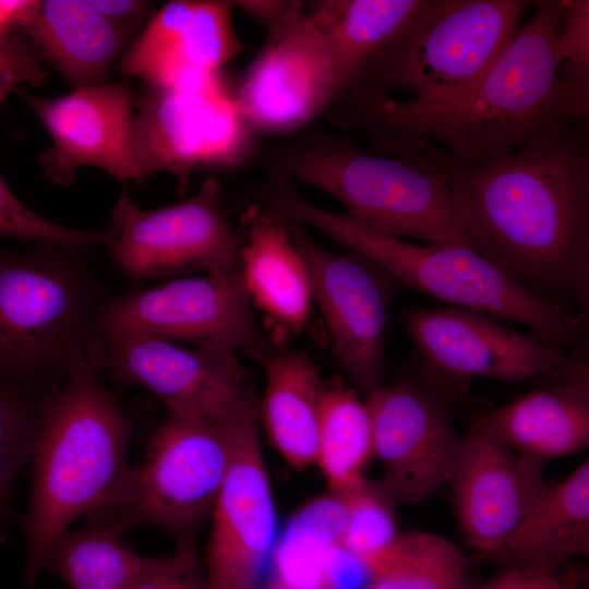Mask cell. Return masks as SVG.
Instances as JSON below:
<instances>
[{
	"label": "cell",
	"instance_id": "6da1fadb",
	"mask_svg": "<svg viewBox=\"0 0 589 589\" xmlns=\"http://www.w3.org/2000/svg\"><path fill=\"white\" fill-rule=\"evenodd\" d=\"M474 250L517 285L586 318L589 305V145L584 121L548 130L472 165L435 152Z\"/></svg>",
	"mask_w": 589,
	"mask_h": 589
},
{
	"label": "cell",
	"instance_id": "7a4b0ae2",
	"mask_svg": "<svg viewBox=\"0 0 589 589\" xmlns=\"http://www.w3.org/2000/svg\"><path fill=\"white\" fill-rule=\"evenodd\" d=\"M532 8L486 71L460 94L412 105L346 92L328 108L330 121L369 133V153L408 158L435 152L462 165L498 158L548 130L585 121L589 106L558 75L560 0L532 1Z\"/></svg>",
	"mask_w": 589,
	"mask_h": 589
},
{
	"label": "cell",
	"instance_id": "3957f363",
	"mask_svg": "<svg viewBox=\"0 0 589 589\" xmlns=\"http://www.w3.org/2000/svg\"><path fill=\"white\" fill-rule=\"evenodd\" d=\"M93 360L76 365L44 396L32 456L33 477L22 529L23 581L32 588L53 542L81 515L110 502L131 466L132 424Z\"/></svg>",
	"mask_w": 589,
	"mask_h": 589
},
{
	"label": "cell",
	"instance_id": "277c9868",
	"mask_svg": "<svg viewBox=\"0 0 589 589\" xmlns=\"http://www.w3.org/2000/svg\"><path fill=\"white\" fill-rule=\"evenodd\" d=\"M257 200L301 225L314 227L395 280L449 306L518 323L566 350L584 347L585 318L520 287L473 249L417 244L369 230L346 214L310 202L279 172L269 175Z\"/></svg>",
	"mask_w": 589,
	"mask_h": 589
},
{
	"label": "cell",
	"instance_id": "5b68a950",
	"mask_svg": "<svg viewBox=\"0 0 589 589\" xmlns=\"http://www.w3.org/2000/svg\"><path fill=\"white\" fill-rule=\"evenodd\" d=\"M80 251L0 249V376L51 389L94 359L106 298Z\"/></svg>",
	"mask_w": 589,
	"mask_h": 589
},
{
	"label": "cell",
	"instance_id": "8992f818",
	"mask_svg": "<svg viewBox=\"0 0 589 589\" xmlns=\"http://www.w3.org/2000/svg\"><path fill=\"white\" fill-rule=\"evenodd\" d=\"M274 170L330 195L369 230L474 250L443 172L424 158L377 155L321 136L279 153Z\"/></svg>",
	"mask_w": 589,
	"mask_h": 589
},
{
	"label": "cell",
	"instance_id": "52a82bcc",
	"mask_svg": "<svg viewBox=\"0 0 589 589\" xmlns=\"http://www.w3.org/2000/svg\"><path fill=\"white\" fill-rule=\"evenodd\" d=\"M531 5L526 0H425L346 92L392 99L402 93L397 100L412 105L447 100L486 71Z\"/></svg>",
	"mask_w": 589,
	"mask_h": 589
},
{
	"label": "cell",
	"instance_id": "ba28073f",
	"mask_svg": "<svg viewBox=\"0 0 589 589\" xmlns=\"http://www.w3.org/2000/svg\"><path fill=\"white\" fill-rule=\"evenodd\" d=\"M230 458L227 428L168 413L113 498L87 515L89 527L122 532L149 526L176 542L194 540L211 517Z\"/></svg>",
	"mask_w": 589,
	"mask_h": 589
},
{
	"label": "cell",
	"instance_id": "9c48e42d",
	"mask_svg": "<svg viewBox=\"0 0 589 589\" xmlns=\"http://www.w3.org/2000/svg\"><path fill=\"white\" fill-rule=\"evenodd\" d=\"M94 361L118 383L149 390L171 414L221 428L259 414L251 375L236 352L205 346L185 348L128 330L98 338Z\"/></svg>",
	"mask_w": 589,
	"mask_h": 589
},
{
	"label": "cell",
	"instance_id": "30bf717a",
	"mask_svg": "<svg viewBox=\"0 0 589 589\" xmlns=\"http://www.w3.org/2000/svg\"><path fill=\"white\" fill-rule=\"evenodd\" d=\"M110 224L115 233L104 245L116 267L133 281L239 268L240 244L213 178L191 197L152 211L122 194Z\"/></svg>",
	"mask_w": 589,
	"mask_h": 589
},
{
	"label": "cell",
	"instance_id": "8fae6325",
	"mask_svg": "<svg viewBox=\"0 0 589 589\" xmlns=\"http://www.w3.org/2000/svg\"><path fill=\"white\" fill-rule=\"evenodd\" d=\"M128 330L236 353L265 351L239 268L176 277L106 298L97 314L96 340Z\"/></svg>",
	"mask_w": 589,
	"mask_h": 589
},
{
	"label": "cell",
	"instance_id": "7c38bea8",
	"mask_svg": "<svg viewBox=\"0 0 589 589\" xmlns=\"http://www.w3.org/2000/svg\"><path fill=\"white\" fill-rule=\"evenodd\" d=\"M137 140L145 178L166 171L183 188L201 166H237L252 130L223 72L177 87H149L139 105Z\"/></svg>",
	"mask_w": 589,
	"mask_h": 589
},
{
	"label": "cell",
	"instance_id": "4fadbf2b",
	"mask_svg": "<svg viewBox=\"0 0 589 589\" xmlns=\"http://www.w3.org/2000/svg\"><path fill=\"white\" fill-rule=\"evenodd\" d=\"M267 38L232 88L252 132L297 131L335 99V72L327 45L310 20L305 2L268 26Z\"/></svg>",
	"mask_w": 589,
	"mask_h": 589
},
{
	"label": "cell",
	"instance_id": "5bb4252c",
	"mask_svg": "<svg viewBox=\"0 0 589 589\" xmlns=\"http://www.w3.org/2000/svg\"><path fill=\"white\" fill-rule=\"evenodd\" d=\"M279 215L306 264L332 357L353 388L365 396L383 385L388 292L368 260L328 251L303 225Z\"/></svg>",
	"mask_w": 589,
	"mask_h": 589
},
{
	"label": "cell",
	"instance_id": "9a60e30c",
	"mask_svg": "<svg viewBox=\"0 0 589 589\" xmlns=\"http://www.w3.org/2000/svg\"><path fill=\"white\" fill-rule=\"evenodd\" d=\"M380 482L395 504L417 505L448 484L464 435L436 393L412 380L381 385L364 396Z\"/></svg>",
	"mask_w": 589,
	"mask_h": 589
},
{
	"label": "cell",
	"instance_id": "2e32d148",
	"mask_svg": "<svg viewBox=\"0 0 589 589\" xmlns=\"http://www.w3.org/2000/svg\"><path fill=\"white\" fill-rule=\"evenodd\" d=\"M259 423L253 414L227 426L230 458L205 555L208 589H259L275 546L277 516Z\"/></svg>",
	"mask_w": 589,
	"mask_h": 589
},
{
	"label": "cell",
	"instance_id": "e0dca14e",
	"mask_svg": "<svg viewBox=\"0 0 589 589\" xmlns=\"http://www.w3.org/2000/svg\"><path fill=\"white\" fill-rule=\"evenodd\" d=\"M402 324L425 363L457 380H543L574 353L536 333L516 330L496 317L456 306L409 309Z\"/></svg>",
	"mask_w": 589,
	"mask_h": 589
},
{
	"label": "cell",
	"instance_id": "ac0fdd59",
	"mask_svg": "<svg viewBox=\"0 0 589 589\" xmlns=\"http://www.w3.org/2000/svg\"><path fill=\"white\" fill-rule=\"evenodd\" d=\"M51 137L39 157L55 183L70 185L82 166L98 167L119 181L144 180L136 115L125 84L101 83L44 98L16 88Z\"/></svg>",
	"mask_w": 589,
	"mask_h": 589
},
{
	"label": "cell",
	"instance_id": "d6986e66",
	"mask_svg": "<svg viewBox=\"0 0 589 589\" xmlns=\"http://www.w3.org/2000/svg\"><path fill=\"white\" fill-rule=\"evenodd\" d=\"M545 464L472 421L448 484L460 531L478 557L490 561L506 543L546 486Z\"/></svg>",
	"mask_w": 589,
	"mask_h": 589
},
{
	"label": "cell",
	"instance_id": "ffe728a7",
	"mask_svg": "<svg viewBox=\"0 0 589 589\" xmlns=\"http://www.w3.org/2000/svg\"><path fill=\"white\" fill-rule=\"evenodd\" d=\"M232 1L172 0L152 13L127 48L122 71L149 87H177L207 80L244 49Z\"/></svg>",
	"mask_w": 589,
	"mask_h": 589
},
{
	"label": "cell",
	"instance_id": "44dd1931",
	"mask_svg": "<svg viewBox=\"0 0 589 589\" xmlns=\"http://www.w3.org/2000/svg\"><path fill=\"white\" fill-rule=\"evenodd\" d=\"M533 388L478 418L517 453L546 462L589 445V364L585 350Z\"/></svg>",
	"mask_w": 589,
	"mask_h": 589
},
{
	"label": "cell",
	"instance_id": "7402d4cb",
	"mask_svg": "<svg viewBox=\"0 0 589 589\" xmlns=\"http://www.w3.org/2000/svg\"><path fill=\"white\" fill-rule=\"evenodd\" d=\"M244 242L239 271L252 306L275 336L299 333L308 323L313 292L306 264L280 215L259 203L241 216Z\"/></svg>",
	"mask_w": 589,
	"mask_h": 589
},
{
	"label": "cell",
	"instance_id": "603a6c76",
	"mask_svg": "<svg viewBox=\"0 0 589 589\" xmlns=\"http://www.w3.org/2000/svg\"><path fill=\"white\" fill-rule=\"evenodd\" d=\"M589 555V460L545 486L502 549L490 560L504 568L558 573Z\"/></svg>",
	"mask_w": 589,
	"mask_h": 589
},
{
	"label": "cell",
	"instance_id": "cb8c5ba5",
	"mask_svg": "<svg viewBox=\"0 0 589 589\" xmlns=\"http://www.w3.org/2000/svg\"><path fill=\"white\" fill-rule=\"evenodd\" d=\"M24 31L74 89L101 84L128 38L88 0L39 1Z\"/></svg>",
	"mask_w": 589,
	"mask_h": 589
},
{
	"label": "cell",
	"instance_id": "d4e9b609",
	"mask_svg": "<svg viewBox=\"0 0 589 589\" xmlns=\"http://www.w3.org/2000/svg\"><path fill=\"white\" fill-rule=\"evenodd\" d=\"M265 388L259 418L271 443L294 470L315 464L321 406L326 384L304 352L256 356Z\"/></svg>",
	"mask_w": 589,
	"mask_h": 589
},
{
	"label": "cell",
	"instance_id": "484cf974",
	"mask_svg": "<svg viewBox=\"0 0 589 589\" xmlns=\"http://www.w3.org/2000/svg\"><path fill=\"white\" fill-rule=\"evenodd\" d=\"M424 4L425 0H321L305 4L333 60L335 99L358 81Z\"/></svg>",
	"mask_w": 589,
	"mask_h": 589
},
{
	"label": "cell",
	"instance_id": "4316f807",
	"mask_svg": "<svg viewBox=\"0 0 589 589\" xmlns=\"http://www.w3.org/2000/svg\"><path fill=\"white\" fill-rule=\"evenodd\" d=\"M364 589H462L468 560L447 538L429 531L397 533L357 562Z\"/></svg>",
	"mask_w": 589,
	"mask_h": 589
},
{
	"label": "cell",
	"instance_id": "83f0119b",
	"mask_svg": "<svg viewBox=\"0 0 589 589\" xmlns=\"http://www.w3.org/2000/svg\"><path fill=\"white\" fill-rule=\"evenodd\" d=\"M372 458V426L364 399L354 388L339 383L326 385L315 464L329 492L344 493L364 484V471Z\"/></svg>",
	"mask_w": 589,
	"mask_h": 589
},
{
	"label": "cell",
	"instance_id": "f1b7e54d",
	"mask_svg": "<svg viewBox=\"0 0 589 589\" xmlns=\"http://www.w3.org/2000/svg\"><path fill=\"white\" fill-rule=\"evenodd\" d=\"M119 537L95 527L67 530L47 552L43 570L70 589H131L144 556L123 545Z\"/></svg>",
	"mask_w": 589,
	"mask_h": 589
},
{
	"label": "cell",
	"instance_id": "f546056e",
	"mask_svg": "<svg viewBox=\"0 0 589 589\" xmlns=\"http://www.w3.org/2000/svg\"><path fill=\"white\" fill-rule=\"evenodd\" d=\"M43 399L29 385L0 376V545L13 519L14 482L33 456Z\"/></svg>",
	"mask_w": 589,
	"mask_h": 589
},
{
	"label": "cell",
	"instance_id": "4dcf8cb0",
	"mask_svg": "<svg viewBox=\"0 0 589 589\" xmlns=\"http://www.w3.org/2000/svg\"><path fill=\"white\" fill-rule=\"evenodd\" d=\"M347 518L338 550L356 562L389 542L398 532L394 506L383 484L366 481L361 486L340 493Z\"/></svg>",
	"mask_w": 589,
	"mask_h": 589
},
{
	"label": "cell",
	"instance_id": "1f68e13d",
	"mask_svg": "<svg viewBox=\"0 0 589 589\" xmlns=\"http://www.w3.org/2000/svg\"><path fill=\"white\" fill-rule=\"evenodd\" d=\"M115 229L110 224L100 230H79L45 219L23 204L0 175V237H14L39 244L69 250H83L105 244Z\"/></svg>",
	"mask_w": 589,
	"mask_h": 589
},
{
	"label": "cell",
	"instance_id": "d6a6232c",
	"mask_svg": "<svg viewBox=\"0 0 589 589\" xmlns=\"http://www.w3.org/2000/svg\"><path fill=\"white\" fill-rule=\"evenodd\" d=\"M555 41L558 75L576 98L589 106V1L560 0Z\"/></svg>",
	"mask_w": 589,
	"mask_h": 589
},
{
	"label": "cell",
	"instance_id": "836d02e7",
	"mask_svg": "<svg viewBox=\"0 0 589 589\" xmlns=\"http://www.w3.org/2000/svg\"><path fill=\"white\" fill-rule=\"evenodd\" d=\"M131 589H208L195 541L176 542L166 556H144Z\"/></svg>",
	"mask_w": 589,
	"mask_h": 589
},
{
	"label": "cell",
	"instance_id": "e575fe53",
	"mask_svg": "<svg viewBox=\"0 0 589 589\" xmlns=\"http://www.w3.org/2000/svg\"><path fill=\"white\" fill-rule=\"evenodd\" d=\"M46 77L39 58L16 32L0 40V106L21 84L39 86Z\"/></svg>",
	"mask_w": 589,
	"mask_h": 589
},
{
	"label": "cell",
	"instance_id": "d590c367",
	"mask_svg": "<svg viewBox=\"0 0 589 589\" xmlns=\"http://www.w3.org/2000/svg\"><path fill=\"white\" fill-rule=\"evenodd\" d=\"M477 589H585V587L577 580L561 577L558 573L508 567Z\"/></svg>",
	"mask_w": 589,
	"mask_h": 589
},
{
	"label": "cell",
	"instance_id": "8d00e7d4",
	"mask_svg": "<svg viewBox=\"0 0 589 589\" xmlns=\"http://www.w3.org/2000/svg\"><path fill=\"white\" fill-rule=\"evenodd\" d=\"M88 2L127 34L131 32L130 27L139 25L148 16L152 8L151 2L139 0H88Z\"/></svg>",
	"mask_w": 589,
	"mask_h": 589
},
{
	"label": "cell",
	"instance_id": "74e56055",
	"mask_svg": "<svg viewBox=\"0 0 589 589\" xmlns=\"http://www.w3.org/2000/svg\"><path fill=\"white\" fill-rule=\"evenodd\" d=\"M37 5V0H0V40L19 28H25Z\"/></svg>",
	"mask_w": 589,
	"mask_h": 589
},
{
	"label": "cell",
	"instance_id": "f35d334b",
	"mask_svg": "<svg viewBox=\"0 0 589 589\" xmlns=\"http://www.w3.org/2000/svg\"><path fill=\"white\" fill-rule=\"evenodd\" d=\"M232 3L268 27L279 21L291 9L294 1L243 0L232 1Z\"/></svg>",
	"mask_w": 589,
	"mask_h": 589
},
{
	"label": "cell",
	"instance_id": "ab89813d",
	"mask_svg": "<svg viewBox=\"0 0 589 589\" xmlns=\"http://www.w3.org/2000/svg\"><path fill=\"white\" fill-rule=\"evenodd\" d=\"M263 589H305V588L297 586L296 584L285 578H276L275 580L266 585Z\"/></svg>",
	"mask_w": 589,
	"mask_h": 589
}]
</instances>
